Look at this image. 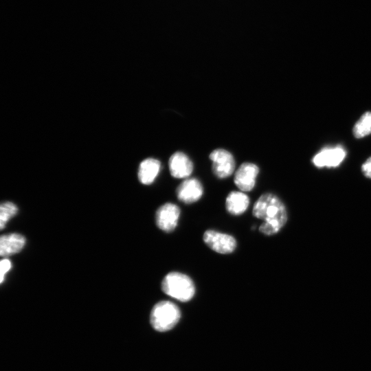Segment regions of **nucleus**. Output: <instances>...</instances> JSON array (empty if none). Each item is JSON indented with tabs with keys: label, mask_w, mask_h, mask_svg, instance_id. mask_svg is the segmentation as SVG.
Returning a JSON list of instances; mask_svg holds the SVG:
<instances>
[{
	"label": "nucleus",
	"mask_w": 371,
	"mask_h": 371,
	"mask_svg": "<svg viewBox=\"0 0 371 371\" xmlns=\"http://www.w3.org/2000/svg\"><path fill=\"white\" fill-rule=\"evenodd\" d=\"M168 164L170 174L175 178H187L193 170L192 162L186 155L181 152L174 153L170 157Z\"/></svg>",
	"instance_id": "nucleus-10"
},
{
	"label": "nucleus",
	"mask_w": 371,
	"mask_h": 371,
	"mask_svg": "<svg viewBox=\"0 0 371 371\" xmlns=\"http://www.w3.org/2000/svg\"><path fill=\"white\" fill-rule=\"evenodd\" d=\"M259 172L258 167L252 163L245 162L237 169L234 181L242 191H251L256 183V179Z\"/></svg>",
	"instance_id": "nucleus-7"
},
{
	"label": "nucleus",
	"mask_w": 371,
	"mask_h": 371,
	"mask_svg": "<svg viewBox=\"0 0 371 371\" xmlns=\"http://www.w3.org/2000/svg\"><path fill=\"white\" fill-rule=\"evenodd\" d=\"M203 238L211 249L219 254H231L236 247V241L232 236L215 230L205 231Z\"/></svg>",
	"instance_id": "nucleus-4"
},
{
	"label": "nucleus",
	"mask_w": 371,
	"mask_h": 371,
	"mask_svg": "<svg viewBox=\"0 0 371 371\" xmlns=\"http://www.w3.org/2000/svg\"><path fill=\"white\" fill-rule=\"evenodd\" d=\"M371 133V112L365 113L353 128V134L357 138H362Z\"/></svg>",
	"instance_id": "nucleus-14"
},
{
	"label": "nucleus",
	"mask_w": 371,
	"mask_h": 371,
	"mask_svg": "<svg viewBox=\"0 0 371 371\" xmlns=\"http://www.w3.org/2000/svg\"><path fill=\"white\" fill-rule=\"evenodd\" d=\"M177 198L186 204H190L199 201L203 193L201 182L195 178L185 179L177 187Z\"/></svg>",
	"instance_id": "nucleus-9"
},
{
	"label": "nucleus",
	"mask_w": 371,
	"mask_h": 371,
	"mask_svg": "<svg viewBox=\"0 0 371 371\" xmlns=\"http://www.w3.org/2000/svg\"><path fill=\"white\" fill-rule=\"evenodd\" d=\"M18 212L16 205L11 202L3 203L0 206V227L4 228L8 221Z\"/></svg>",
	"instance_id": "nucleus-15"
},
{
	"label": "nucleus",
	"mask_w": 371,
	"mask_h": 371,
	"mask_svg": "<svg viewBox=\"0 0 371 371\" xmlns=\"http://www.w3.org/2000/svg\"><path fill=\"white\" fill-rule=\"evenodd\" d=\"M249 205V199L242 192L233 191L227 196L225 206L227 212L232 215L244 213Z\"/></svg>",
	"instance_id": "nucleus-12"
},
{
	"label": "nucleus",
	"mask_w": 371,
	"mask_h": 371,
	"mask_svg": "<svg viewBox=\"0 0 371 371\" xmlns=\"http://www.w3.org/2000/svg\"><path fill=\"white\" fill-rule=\"evenodd\" d=\"M25 244V237L19 234L2 235L0 238V254L5 257L18 253L22 250Z\"/></svg>",
	"instance_id": "nucleus-11"
},
{
	"label": "nucleus",
	"mask_w": 371,
	"mask_h": 371,
	"mask_svg": "<svg viewBox=\"0 0 371 371\" xmlns=\"http://www.w3.org/2000/svg\"><path fill=\"white\" fill-rule=\"evenodd\" d=\"M181 317L179 308L170 301L157 303L150 313V323L157 331L164 332L172 328Z\"/></svg>",
	"instance_id": "nucleus-3"
},
{
	"label": "nucleus",
	"mask_w": 371,
	"mask_h": 371,
	"mask_svg": "<svg viewBox=\"0 0 371 371\" xmlns=\"http://www.w3.org/2000/svg\"><path fill=\"white\" fill-rule=\"evenodd\" d=\"M0 282L3 283L5 274L12 267V263L8 258L2 259L0 262Z\"/></svg>",
	"instance_id": "nucleus-16"
},
{
	"label": "nucleus",
	"mask_w": 371,
	"mask_h": 371,
	"mask_svg": "<svg viewBox=\"0 0 371 371\" xmlns=\"http://www.w3.org/2000/svg\"><path fill=\"white\" fill-rule=\"evenodd\" d=\"M160 170V161L153 158H148L142 161L138 170L139 181L145 185L152 183Z\"/></svg>",
	"instance_id": "nucleus-13"
},
{
	"label": "nucleus",
	"mask_w": 371,
	"mask_h": 371,
	"mask_svg": "<svg viewBox=\"0 0 371 371\" xmlns=\"http://www.w3.org/2000/svg\"><path fill=\"white\" fill-rule=\"evenodd\" d=\"M362 171L366 177L371 179V157L362 165Z\"/></svg>",
	"instance_id": "nucleus-17"
},
{
	"label": "nucleus",
	"mask_w": 371,
	"mask_h": 371,
	"mask_svg": "<svg viewBox=\"0 0 371 371\" xmlns=\"http://www.w3.org/2000/svg\"><path fill=\"white\" fill-rule=\"evenodd\" d=\"M253 215L264 223L259 227V231L265 235L277 234L287 221V212L282 201L275 194L265 193L255 202Z\"/></svg>",
	"instance_id": "nucleus-1"
},
{
	"label": "nucleus",
	"mask_w": 371,
	"mask_h": 371,
	"mask_svg": "<svg viewBox=\"0 0 371 371\" xmlns=\"http://www.w3.org/2000/svg\"><path fill=\"white\" fill-rule=\"evenodd\" d=\"M180 215L179 207L171 203L160 206L155 214L157 226L166 232H172L177 225Z\"/></svg>",
	"instance_id": "nucleus-6"
},
{
	"label": "nucleus",
	"mask_w": 371,
	"mask_h": 371,
	"mask_svg": "<svg viewBox=\"0 0 371 371\" xmlns=\"http://www.w3.org/2000/svg\"><path fill=\"white\" fill-rule=\"evenodd\" d=\"M161 289L168 295L181 302L190 300L195 293L192 279L179 272H170L161 282Z\"/></svg>",
	"instance_id": "nucleus-2"
},
{
	"label": "nucleus",
	"mask_w": 371,
	"mask_h": 371,
	"mask_svg": "<svg viewBox=\"0 0 371 371\" xmlns=\"http://www.w3.org/2000/svg\"><path fill=\"white\" fill-rule=\"evenodd\" d=\"M346 157V150L341 146L333 148H324L316 154L313 162L318 168L337 167Z\"/></svg>",
	"instance_id": "nucleus-8"
},
{
	"label": "nucleus",
	"mask_w": 371,
	"mask_h": 371,
	"mask_svg": "<svg viewBox=\"0 0 371 371\" xmlns=\"http://www.w3.org/2000/svg\"><path fill=\"white\" fill-rule=\"evenodd\" d=\"M212 161V171L220 179L229 177L235 169V161L232 155L225 149H216L210 155Z\"/></svg>",
	"instance_id": "nucleus-5"
}]
</instances>
